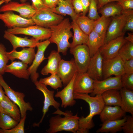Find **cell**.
<instances>
[{
  "instance_id": "cell-1",
  "label": "cell",
  "mask_w": 133,
  "mask_h": 133,
  "mask_svg": "<svg viewBox=\"0 0 133 133\" xmlns=\"http://www.w3.org/2000/svg\"><path fill=\"white\" fill-rule=\"evenodd\" d=\"M75 99H81L87 102L89 106V115L84 117L79 118V128L77 133H87L94 126L92 118L95 116L99 115L105 105L101 95L92 96L88 94H74Z\"/></svg>"
},
{
  "instance_id": "cell-2",
  "label": "cell",
  "mask_w": 133,
  "mask_h": 133,
  "mask_svg": "<svg viewBox=\"0 0 133 133\" xmlns=\"http://www.w3.org/2000/svg\"><path fill=\"white\" fill-rule=\"evenodd\" d=\"M50 28L52 33L49 40L50 43H54L57 45L58 52L66 55L68 49L70 46L69 40L73 36L71 31V23L69 18L64 19L59 24Z\"/></svg>"
},
{
  "instance_id": "cell-3",
  "label": "cell",
  "mask_w": 133,
  "mask_h": 133,
  "mask_svg": "<svg viewBox=\"0 0 133 133\" xmlns=\"http://www.w3.org/2000/svg\"><path fill=\"white\" fill-rule=\"evenodd\" d=\"M65 116L59 115L51 117L49 121V127L46 131L48 133H55L64 131L77 133L79 126V119L78 114L73 115L70 111L61 113Z\"/></svg>"
},
{
  "instance_id": "cell-4",
  "label": "cell",
  "mask_w": 133,
  "mask_h": 133,
  "mask_svg": "<svg viewBox=\"0 0 133 133\" xmlns=\"http://www.w3.org/2000/svg\"><path fill=\"white\" fill-rule=\"evenodd\" d=\"M0 84L3 88L5 95L19 107L21 118L26 116L27 111H31L33 108L30 103L24 100V93L15 91L11 88L4 80L2 76L0 74Z\"/></svg>"
},
{
  "instance_id": "cell-5",
  "label": "cell",
  "mask_w": 133,
  "mask_h": 133,
  "mask_svg": "<svg viewBox=\"0 0 133 133\" xmlns=\"http://www.w3.org/2000/svg\"><path fill=\"white\" fill-rule=\"evenodd\" d=\"M64 19L62 15L54 13L49 8L36 12L32 18L35 25L48 28L58 24Z\"/></svg>"
},
{
  "instance_id": "cell-6",
  "label": "cell",
  "mask_w": 133,
  "mask_h": 133,
  "mask_svg": "<svg viewBox=\"0 0 133 133\" xmlns=\"http://www.w3.org/2000/svg\"><path fill=\"white\" fill-rule=\"evenodd\" d=\"M7 31L14 34H24L32 36L37 40L49 39L52 33L50 28H46L36 25L24 27L8 28Z\"/></svg>"
},
{
  "instance_id": "cell-7",
  "label": "cell",
  "mask_w": 133,
  "mask_h": 133,
  "mask_svg": "<svg viewBox=\"0 0 133 133\" xmlns=\"http://www.w3.org/2000/svg\"><path fill=\"white\" fill-rule=\"evenodd\" d=\"M70 52L74 56L78 72H86L91 58L87 46L82 44L70 48Z\"/></svg>"
},
{
  "instance_id": "cell-8",
  "label": "cell",
  "mask_w": 133,
  "mask_h": 133,
  "mask_svg": "<svg viewBox=\"0 0 133 133\" xmlns=\"http://www.w3.org/2000/svg\"><path fill=\"white\" fill-rule=\"evenodd\" d=\"M127 15L126 11H123L121 15L113 17L107 28L104 40V44L120 36H124Z\"/></svg>"
},
{
  "instance_id": "cell-9",
  "label": "cell",
  "mask_w": 133,
  "mask_h": 133,
  "mask_svg": "<svg viewBox=\"0 0 133 133\" xmlns=\"http://www.w3.org/2000/svg\"><path fill=\"white\" fill-rule=\"evenodd\" d=\"M34 83L36 88L42 92L44 97L42 117L39 122L34 124L35 126H38L42 121L46 113L49 111V107L51 106H53L57 110V111H59L60 110L59 108L60 104L54 99V91L49 90L46 85L38 81Z\"/></svg>"
},
{
  "instance_id": "cell-10",
  "label": "cell",
  "mask_w": 133,
  "mask_h": 133,
  "mask_svg": "<svg viewBox=\"0 0 133 133\" xmlns=\"http://www.w3.org/2000/svg\"><path fill=\"white\" fill-rule=\"evenodd\" d=\"M121 76H111L101 80H94V89L90 96L101 95L104 92L112 89L119 90L123 87Z\"/></svg>"
},
{
  "instance_id": "cell-11",
  "label": "cell",
  "mask_w": 133,
  "mask_h": 133,
  "mask_svg": "<svg viewBox=\"0 0 133 133\" xmlns=\"http://www.w3.org/2000/svg\"><path fill=\"white\" fill-rule=\"evenodd\" d=\"M102 66L103 79L113 75L121 76L125 73L123 61L118 56L113 58L103 59Z\"/></svg>"
},
{
  "instance_id": "cell-12",
  "label": "cell",
  "mask_w": 133,
  "mask_h": 133,
  "mask_svg": "<svg viewBox=\"0 0 133 133\" xmlns=\"http://www.w3.org/2000/svg\"><path fill=\"white\" fill-rule=\"evenodd\" d=\"M50 43L48 39L39 42L37 45V52L31 66L28 69L31 80L34 83L38 81L39 74L37 72V69L42 62L46 59L44 56V52Z\"/></svg>"
},
{
  "instance_id": "cell-13",
  "label": "cell",
  "mask_w": 133,
  "mask_h": 133,
  "mask_svg": "<svg viewBox=\"0 0 133 133\" xmlns=\"http://www.w3.org/2000/svg\"><path fill=\"white\" fill-rule=\"evenodd\" d=\"M0 13V19L8 28L24 27L35 25L32 19L23 18L14 14L12 11H6Z\"/></svg>"
},
{
  "instance_id": "cell-14",
  "label": "cell",
  "mask_w": 133,
  "mask_h": 133,
  "mask_svg": "<svg viewBox=\"0 0 133 133\" xmlns=\"http://www.w3.org/2000/svg\"><path fill=\"white\" fill-rule=\"evenodd\" d=\"M15 11L19 13L21 17L27 19H32L36 11L28 2L20 3L17 2L10 1L2 6L0 12Z\"/></svg>"
},
{
  "instance_id": "cell-15",
  "label": "cell",
  "mask_w": 133,
  "mask_h": 133,
  "mask_svg": "<svg viewBox=\"0 0 133 133\" xmlns=\"http://www.w3.org/2000/svg\"><path fill=\"white\" fill-rule=\"evenodd\" d=\"M94 80L86 72L77 73L73 84L74 94H88L91 93L94 89Z\"/></svg>"
},
{
  "instance_id": "cell-16",
  "label": "cell",
  "mask_w": 133,
  "mask_h": 133,
  "mask_svg": "<svg viewBox=\"0 0 133 133\" xmlns=\"http://www.w3.org/2000/svg\"><path fill=\"white\" fill-rule=\"evenodd\" d=\"M127 41L122 36L113 39L100 48L99 51L103 59L114 58L118 55L120 49Z\"/></svg>"
},
{
  "instance_id": "cell-17",
  "label": "cell",
  "mask_w": 133,
  "mask_h": 133,
  "mask_svg": "<svg viewBox=\"0 0 133 133\" xmlns=\"http://www.w3.org/2000/svg\"><path fill=\"white\" fill-rule=\"evenodd\" d=\"M77 72V69L73 59L69 61L61 59L57 74L60 78L65 86L69 83Z\"/></svg>"
},
{
  "instance_id": "cell-18",
  "label": "cell",
  "mask_w": 133,
  "mask_h": 133,
  "mask_svg": "<svg viewBox=\"0 0 133 133\" xmlns=\"http://www.w3.org/2000/svg\"><path fill=\"white\" fill-rule=\"evenodd\" d=\"M103 60L99 50L91 58L86 72L94 80H103L102 66Z\"/></svg>"
},
{
  "instance_id": "cell-19",
  "label": "cell",
  "mask_w": 133,
  "mask_h": 133,
  "mask_svg": "<svg viewBox=\"0 0 133 133\" xmlns=\"http://www.w3.org/2000/svg\"><path fill=\"white\" fill-rule=\"evenodd\" d=\"M76 72L69 83L61 90L58 91L54 96L61 100V106L66 108L68 106H74L76 103L74 97L73 84L76 76Z\"/></svg>"
},
{
  "instance_id": "cell-20",
  "label": "cell",
  "mask_w": 133,
  "mask_h": 133,
  "mask_svg": "<svg viewBox=\"0 0 133 133\" xmlns=\"http://www.w3.org/2000/svg\"><path fill=\"white\" fill-rule=\"evenodd\" d=\"M3 37L11 43L13 47V50H16L18 47L35 48L39 42L33 38L29 39L26 37H18L7 30L4 31Z\"/></svg>"
},
{
  "instance_id": "cell-21",
  "label": "cell",
  "mask_w": 133,
  "mask_h": 133,
  "mask_svg": "<svg viewBox=\"0 0 133 133\" xmlns=\"http://www.w3.org/2000/svg\"><path fill=\"white\" fill-rule=\"evenodd\" d=\"M35 48H23L19 51L13 50L10 52H7L6 54L9 60L12 62L17 59L28 65H30L32 64L35 55Z\"/></svg>"
},
{
  "instance_id": "cell-22",
  "label": "cell",
  "mask_w": 133,
  "mask_h": 133,
  "mask_svg": "<svg viewBox=\"0 0 133 133\" xmlns=\"http://www.w3.org/2000/svg\"><path fill=\"white\" fill-rule=\"evenodd\" d=\"M126 112L120 107L105 105L99 114L102 123L108 121L122 118L125 116Z\"/></svg>"
},
{
  "instance_id": "cell-23",
  "label": "cell",
  "mask_w": 133,
  "mask_h": 133,
  "mask_svg": "<svg viewBox=\"0 0 133 133\" xmlns=\"http://www.w3.org/2000/svg\"><path fill=\"white\" fill-rule=\"evenodd\" d=\"M0 113L9 115L18 122L21 118L19 107L6 95L0 103Z\"/></svg>"
},
{
  "instance_id": "cell-24",
  "label": "cell",
  "mask_w": 133,
  "mask_h": 133,
  "mask_svg": "<svg viewBox=\"0 0 133 133\" xmlns=\"http://www.w3.org/2000/svg\"><path fill=\"white\" fill-rule=\"evenodd\" d=\"M28 69L27 64L21 61H13L7 65L4 72L10 73L18 78L28 80L30 75Z\"/></svg>"
},
{
  "instance_id": "cell-25",
  "label": "cell",
  "mask_w": 133,
  "mask_h": 133,
  "mask_svg": "<svg viewBox=\"0 0 133 133\" xmlns=\"http://www.w3.org/2000/svg\"><path fill=\"white\" fill-rule=\"evenodd\" d=\"M47 65L42 69L41 73L43 75L49 73L57 74L60 62L61 60L59 53L55 50H52L48 58Z\"/></svg>"
},
{
  "instance_id": "cell-26",
  "label": "cell",
  "mask_w": 133,
  "mask_h": 133,
  "mask_svg": "<svg viewBox=\"0 0 133 133\" xmlns=\"http://www.w3.org/2000/svg\"><path fill=\"white\" fill-rule=\"evenodd\" d=\"M72 0H59L57 6L51 9V11L61 15H67L70 16L72 20H75L79 16L74 10Z\"/></svg>"
},
{
  "instance_id": "cell-27",
  "label": "cell",
  "mask_w": 133,
  "mask_h": 133,
  "mask_svg": "<svg viewBox=\"0 0 133 133\" xmlns=\"http://www.w3.org/2000/svg\"><path fill=\"white\" fill-rule=\"evenodd\" d=\"M105 38L93 30L88 35L87 44L91 57L94 56L104 44Z\"/></svg>"
},
{
  "instance_id": "cell-28",
  "label": "cell",
  "mask_w": 133,
  "mask_h": 133,
  "mask_svg": "<svg viewBox=\"0 0 133 133\" xmlns=\"http://www.w3.org/2000/svg\"><path fill=\"white\" fill-rule=\"evenodd\" d=\"M127 119L126 116L122 118L108 121L102 123L101 127L96 132L116 133L122 130V127Z\"/></svg>"
},
{
  "instance_id": "cell-29",
  "label": "cell",
  "mask_w": 133,
  "mask_h": 133,
  "mask_svg": "<svg viewBox=\"0 0 133 133\" xmlns=\"http://www.w3.org/2000/svg\"><path fill=\"white\" fill-rule=\"evenodd\" d=\"M101 95L105 105L118 106L122 108V105L119 90H109L104 92Z\"/></svg>"
},
{
  "instance_id": "cell-30",
  "label": "cell",
  "mask_w": 133,
  "mask_h": 133,
  "mask_svg": "<svg viewBox=\"0 0 133 133\" xmlns=\"http://www.w3.org/2000/svg\"><path fill=\"white\" fill-rule=\"evenodd\" d=\"M71 23L73 35L72 37V41L70 43V48L82 44L87 45L88 35L85 34L80 29L76 23L75 20H72Z\"/></svg>"
},
{
  "instance_id": "cell-31",
  "label": "cell",
  "mask_w": 133,
  "mask_h": 133,
  "mask_svg": "<svg viewBox=\"0 0 133 133\" xmlns=\"http://www.w3.org/2000/svg\"><path fill=\"white\" fill-rule=\"evenodd\" d=\"M122 105V108L126 113L133 116V90L122 87L119 90Z\"/></svg>"
},
{
  "instance_id": "cell-32",
  "label": "cell",
  "mask_w": 133,
  "mask_h": 133,
  "mask_svg": "<svg viewBox=\"0 0 133 133\" xmlns=\"http://www.w3.org/2000/svg\"><path fill=\"white\" fill-rule=\"evenodd\" d=\"M123 10L119 2L109 3L99 9V13L106 17H114L122 13Z\"/></svg>"
},
{
  "instance_id": "cell-33",
  "label": "cell",
  "mask_w": 133,
  "mask_h": 133,
  "mask_svg": "<svg viewBox=\"0 0 133 133\" xmlns=\"http://www.w3.org/2000/svg\"><path fill=\"white\" fill-rule=\"evenodd\" d=\"M75 21L80 29L88 35L93 30L96 23L95 20L84 15L79 16Z\"/></svg>"
},
{
  "instance_id": "cell-34",
  "label": "cell",
  "mask_w": 133,
  "mask_h": 133,
  "mask_svg": "<svg viewBox=\"0 0 133 133\" xmlns=\"http://www.w3.org/2000/svg\"><path fill=\"white\" fill-rule=\"evenodd\" d=\"M95 21V24L93 30L105 38L107 31L111 21L110 18L102 16Z\"/></svg>"
},
{
  "instance_id": "cell-35",
  "label": "cell",
  "mask_w": 133,
  "mask_h": 133,
  "mask_svg": "<svg viewBox=\"0 0 133 133\" xmlns=\"http://www.w3.org/2000/svg\"><path fill=\"white\" fill-rule=\"evenodd\" d=\"M39 81L54 89L61 88L63 86L62 81L57 74H51L49 77L40 79Z\"/></svg>"
},
{
  "instance_id": "cell-36",
  "label": "cell",
  "mask_w": 133,
  "mask_h": 133,
  "mask_svg": "<svg viewBox=\"0 0 133 133\" xmlns=\"http://www.w3.org/2000/svg\"><path fill=\"white\" fill-rule=\"evenodd\" d=\"M117 56L123 61L133 59V43L127 41L120 49Z\"/></svg>"
},
{
  "instance_id": "cell-37",
  "label": "cell",
  "mask_w": 133,
  "mask_h": 133,
  "mask_svg": "<svg viewBox=\"0 0 133 133\" xmlns=\"http://www.w3.org/2000/svg\"><path fill=\"white\" fill-rule=\"evenodd\" d=\"M18 122L5 114L0 113V129H11L16 126Z\"/></svg>"
},
{
  "instance_id": "cell-38",
  "label": "cell",
  "mask_w": 133,
  "mask_h": 133,
  "mask_svg": "<svg viewBox=\"0 0 133 133\" xmlns=\"http://www.w3.org/2000/svg\"><path fill=\"white\" fill-rule=\"evenodd\" d=\"M6 49L4 46L0 42V74L5 73L4 70L9 60L7 54Z\"/></svg>"
},
{
  "instance_id": "cell-39",
  "label": "cell",
  "mask_w": 133,
  "mask_h": 133,
  "mask_svg": "<svg viewBox=\"0 0 133 133\" xmlns=\"http://www.w3.org/2000/svg\"><path fill=\"white\" fill-rule=\"evenodd\" d=\"M26 116L21 118L18 123L11 129L4 130L0 129V133H24V126Z\"/></svg>"
},
{
  "instance_id": "cell-40",
  "label": "cell",
  "mask_w": 133,
  "mask_h": 133,
  "mask_svg": "<svg viewBox=\"0 0 133 133\" xmlns=\"http://www.w3.org/2000/svg\"><path fill=\"white\" fill-rule=\"evenodd\" d=\"M97 4V0H90L88 17L94 20H97L100 17L98 11Z\"/></svg>"
},
{
  "instance_id": "cell-41",
  "label": "cell",
  "mask_w": 133,
  "mask_h": 133,
  "mask_svg": "<svg viewBox=\"0 0 133 133\" xmlns=\"http://www.w3.org/2000/svg\"><path fill=\"white\" fill-rule=\"evenodd\" d=\"M121 80L123 87L133 90V73H125L121 76Z\"/></svg>"
},
{
  "instance_id": "cell-42",
  "label": "cell",
  "mask_w": 133,
  "mask_h": 133,
  "mask_svg": "<svg viewBox=\"0 0 133 133\" xmlns=\"http://www.w3.org/2000/svg\"><path fill=\"white\" fill-rule=\"evenodd\" d=\"M127 15L123 32L129 31L133 32V10L126 11Z\"/></svg>"
},
{
  "instance_id": "cell-43",
  "label": "cell",
  "mask_w": 133,
  "mask_h": 133,
  "mask_svg": "<svg viewBox=\"0 0 133 133\" xmlns=\"http://www.w3.org/2000/svg\"><path fill=\"white\" fill-rule=\"evenodd\" d=\"M127 119L122 127V130L125 133H133V116H126Z\"/></svg>"
},
{
  "instance_id": "cell-44",
  "label": "cell",
  "mask_w": 133,
  "mask_h": 133,
  "mask_svg": "<svg viewBox=\"0 0 133 133\" xmlns=\"http://www.w3.org/2000/svg\"><path fill=\"white\" fill-rule=\"evenodd\" d=\"M123 67L125 73H133V59L123 61Z\"/></svg>"
},
{
  "instance_id": "cell-45",
  "label": "cell",
  "mask_w": 133,
  "mask_h": 133,
  "mask_svg": "<svg viewBox=\"0 0 133 133\" xmlns=\"http://www.w3.org/2000/svg\"><path fill=\"white\" fill-rule=\"evenodd\" d=\"M119 3L123 11L133 10V0H122Z\"/></svg>"
},
{
  "instance_id": "cell-46",
  "label": "cell",
  "mask_w": 133,
  "mask_h": 133,
  "mask_svg": "<svg viewBox=\"0 0 133 133\" xmlns=\"http://www.w3.org/2000/svg\"><path fill=\"white\" fill-rule=\"evenodd\" d=\"M33 7L36 12L43 9L48 8L44 4L43 0H31Z\"/></svg>"
},
{
  "instance_id": "cell-47",
  "label": "cell",
  "mask_w": 133,
  "mask_h": 133,
  "mask_svg": "<svg viewBox=\"0 0 133 133\" xmlns=\"http://www.w3.org/2000/svg\"><path fill=\"white\" fill-rule=\"evenodd\" d=\"M72 3L74 11L77 14H78L83 12V8L81 0H72Z\"/></svg>"
},
{
  "instance_id": "cell-48",
  "label": "cell",
  "mask_w": 133,
  "mask_h": 133,
  "mask_svg": "<svg viewBox=\"0 0 133 133\" xmlns=\"http://www.w3.org/2000/svg\"><path fill=\"white\" fill-rule=\"evenodd\" d=\"M45 5L48 8L52 9L57 5L59 0H43Z\"/></svg>"
},
{
  "instance_id": "cell-49",
  "label": "cell",
  "mask_w": 133,
  "mask_h": 133,
  "mask_svg": "<svg viewBox=\"0 0 133 133\" xmlns=\"http://www.w3.org/2000/svg\"><path fill=\"white\" fill-rule=\"evenodd\" d=\"M97 8L99 10L103 6L109 3L114 1L120 2L122 0H97Z\"/></svg>"
},
{
  "instance_id": "cell-50",
  "label": "cell",
  "mask_w": 133,
  "mask_h": 133,
  "mask_svg": "<svg viewBox=\"0 0 133 133\" xmlns=\"http://www.w3.org/2000/svg\"><path fill=\"white\" fill-rule=\"evenodd\" d=\"M81 0L83 8V11L82 13V15H85L88 11L90 0Z\"/></svg>"
},
{
  "instance_id": "cell-51",
  "label": "cell",
  "mask_w": 133,
  "mask_h": 133,
  "mask_svg": "<svg viewBox=\"0 0 133 133\" xmlns=\"http://www.w3.org/2000/svg\"><path fill=\"white\" fill-rule=\"evenodd\" d=\"M128 36L124 38L127 41L133 43V33H128Z\"/></svg>"
},
{
  "instance_id": "cell-52",
  "label": "cell",
  "mask_w": 133,
  "mask_h": 133,
  "mask_svg": "<svg viewBox=\"0 0 133 133\" xmlns=\"http://www.w3.org/2000/svg\"><path fill=\"white\" fill-rule=\"evenodd\" d=\"M6 95L4 91L2 89V87L0 84V103Z\"/></svg>"
},
{
  "instance_id": "cell-53",
  "label": "cell",
  "mask_w": 133,
  "mask_h": 133,
  "mask_svg": "<svg viewBox=\"0 0 133 133\" xmlns=\"http://www.w3.org/2000/svg\"><path fill=\"white\" fill-rule=\"evenodd\" d=\"M3 0L4 1V3H8L9 2L11 1V0ZM27 0H20V1L22 2H25Z\"/></svg>"
},
{
  "instance_id": "cell-54",
  "label": "cell",
  "mask_w": 133,
  "mask_h": 133,
  "mask_svg": "<svg viewBox=\"0 0 133 133\" xmlns=\"http://www.w3.org/2000/svg\"><path fill=\"white\" fill-rule=\"evenodd\" d=\"M4 3V1L3 0L0 1V6L3 3Z\"/></svg>"
},
{
  "instance_id": "cell-55",
  "label": "cell",
  "mask_w": 133,
  "mask_h": 133,
  "mask_svg": "<svg viewBox=\"0 0 133 133\" xmlns=\"http://www.w3.org/2000/svg\"><path fill=\"white\" fill-rule=\"evenodd\" d=\"M1 0H0V1Z\"/></svg>"
},
{
  "instance_id": "cell-56",
  "label": "cell",
  "mask_w": 133,
  "mask_h": 133,
  "mask_svg": "<svg viewBox=\"0 0 133 133\" xmlns=\"http://www.w3.org/2000/svg\"></svg>"
}]
</instances>
